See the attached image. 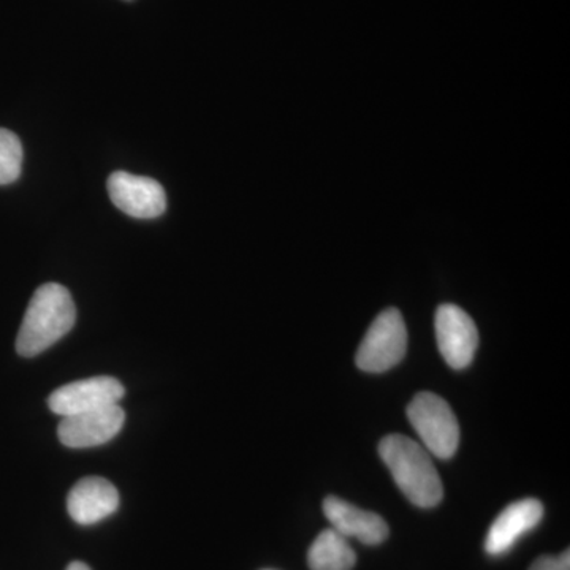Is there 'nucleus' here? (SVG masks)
Returning a JSON list of instances; mask_svg holds the SVG:
<instances>
[{"instance_id": "1", "label": "nucleus", "mask_w": 570, "mask_h": 570, "mask_svg": "<svg viewBox=\"0 0 570 570\" xmlns=\"http://www.w3.org/2000/svg\"><path fill=\"white\" fill-rule=\"evenodd\" d=\"M379 455L404 497L422 509L436 508L444 487L430 452L403 434H390L379 444Z\"/></svg>"}, {"instance_id": "2", "label": "nucleus", "mask_w": 570, "mask_h": 570, "mask_svg": "<svg viewBox=\"0 0 570 570\" xmlns=\"http://www.w3.org/2000/svg\"><path fill=\"white\" fill-rule=\"evenodd\" d=\"M77 322V307L66 287L59 284H45L33 294L20 333L17 351L21 356H36L58 343L73 328Z\"/></svg>"}, {"instance_id": "3", "label": "nucleus", "mask_w": 570, "mask_h": 570, "mask_svg": "<svg viewBox=\"0 0 570 570\" xmlns=\"http://www.w3.org/2000/svg\"><path fill=\"white\" fill-rule=\"evenodd\" d=\"M407 419L431 455L449 460L460 445V425L448 401L431 392L419 393L407 406Z\"/></svg>"}, {"instance_id": "4", "label": "nucleus", "mask_w": 570, "mask_h": 570, "mask_svg": "<svg viewBox=\"0 0 570 570\" xmlns=\"http://www.w3.org/2000/svg\"><path fill=\"white\" fill-rule=\"evenodd\" d=\"M407 328L400 311H384L374 318L356 351L355 363L365 373H385L404 358Z\"/></svg>"}, {"instance_id": "5", "label": "nucleus", "mask_w": 570, "mask_h": 570, "mask_svg": "<svg viewBox=\"0 0 570 570\" xmlns=\"http://www.w3.org/2000/svg\"><path fill=\"white\" fill-rule=\"evenodd\" d=\"M439 351L453 370H464L474 360L479 347V330L466 311L442 305L434 318Z\"/></svg>"}, {"instance_id": "6", "label": "nucleus", "mask_w": 570, "mask_h": 570, "mask_svg": "<svg viewBox=\"0 0 570 570\" xmlns=\"http://www.w3.org/2000/svg\"><path fill=\"white\" fill-rule=\"evenodd\" d=\"M124 393L126 390L118 379L108 376L82 379L55 390L48 397V406L55 414L69 417V415L118 404Z\"/></svg>"}, {"instance_id": "7", "label": "nucleus", "mask_w": 570, "mask_h": 570, "mask_svg": "<svg viewBox=\"0 0 570 570\" xmlns=\"http://www.w3.org/2000/svg\"><path fill=\"white\" fill-rule=\"evenodd\" d=\"M107 186L112 204L137 219H153L167 209V195L156 179L116 171Z\"/></svg>"}, {"instance_id": "8", "label": "nucleus", "mask_w": 570, "mask_h": 570, "mask_svg": "<svg viewBox=\"0 0 570 570\" xmlns=\"http://www.w3.org/2000/svg\"><path fill=\"white\" fill-rule=\"evenodd\" d=\"M124 422H126V414L118 404H112V406L63 417L59 423L58 434L66 448H97L118 436Z\"/></svg>"}, {"instance_id": "9", "label": "nucleus", "mask_w": 570, "mask_h": 570, "mask_svg": "<svg viewBox=\"0 0 570 570\" xmlns=\"http://www.w3.org/2000/svg\"><path fill=\"white\" fill-rule=\"evenodd\" d=\"M543 505L538 499H521L508 505L491 524L485 550L491 557H501L513 549L524 534L542 521Z\"/></svg>"}, {"instance_id": "10", "label": "nucleus", "mask_w": 570, "mask_h": 570, "mask_svg": "<svg viewBox=\"0 0 570 570\" xmlns=\"http://www.w3.org/2000/svg\"><path fill=\"white\" fill-rule=\"evenodd\" d=\"M119 508V493L110 480L102 478L81 479L67 498V510L71 520L82 527H91Z\"/></svg>"}, {"instance_id": "11", "label": "nucleus", "mask_w": 570, "mask_h": 570, "mask_svg": "<svg viewBox=\"0 0 570 570\" xmlns=\"http://www.w3.org/2000/svg\"><path fill=\"white\" fill-rule=\"evenodd\" d=\"M324 513L333 530L344 538H354L365 546H379L389 538V527L377 513L358 509L336 497L324 501Z\"/></svg>"}, {"instance_id": "12", "label": "nucleus", "mask_w": 570, "mask_h": 570, "mask_svg": "<svg viewBox=\"0 0 570 570\" xmlns=\"http://www.w3.org/2000/svg\"><path fill=\"white\" fill-rule=\"evenodd\" d=\"M356 562L347 539L333 530L322 531L307 551L311 570H352Z\"/></svg>"}, {"instance_id": "13", "label": "nucleus", "mask_w": 570, "mask_h": 570, "mask_svg": "<svg viewBox=\"0 0 570 570\" xmlns=\"http://www.w3.org/2000/svg\"><path fill=\"white\" fill-rule=\"evenodd\" d=\"M22 145L20 138L7 129H0V186L17 181L21 175Z\"/></svg>"}, {"instance_id": "14", "label": "nucleus", "mask_w": 570, "mask_h": 570, "mask_svg": "<svg viewBox=\"0 0 570 570\" xmlns=\"http://www.w3.org/2000/svg\"><path fill=\"white\" fill-rule=\"evenodd\" d=\"M530 570H570V553L566 550L560 557H540L532 562Z\"/></svg>"}, {"instance_id": "15", "label": "nucleus", "mask_w": 570, "mask_h": 570, "mask_svg": "<svg viewBox=\"0 0 570 570\" xmlns=\"http://www.w3.org/2000/svg\"><path fill=\"white\" fill-rule=\"evenodd\" d=\"M66 570H91V568H89V566H86L85 562L75 561L71 562L69 568H67Z\"/></svg>"}]
</instances>
